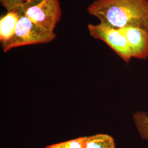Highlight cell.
<instances>
[{"label": "cell", "instance_id": "cell-4", "mask_svg": "<svg viewBox=\"0 0 148 148\" xmlns=\"http://www.w3.org/2000/svg\"><path fill=\"white\" fill-rule=\"evenodd\" d=\"M88 29L92 37L106 43L122 60L128 64L132 55L127 38L121 29L104 24H88Z\"/></svg>", "mask_w": 148, "mask_h": 148}, {"label": "cell", "instance_id": "cell-5", "mask_svg": "<svg viewBox=\"0 0 148 148\" xmlns=\"http://www.w3.org/2000/svg\"><path fill=\"white\" fill-rule=\"evenodd\" d=\"M127 38L132 58L148 57V31L136 27L121 29Z\"/></svg>", "mask_w": 148, "mask_h": 148}, {"label": "cell", "instance_id": "cell-11", "mask_svg": "<svg viewBox=\"0 0 148 148\" xmlns=\"http://www.w3.org/2000/svg\"></svg>", "mask_w": 148, "mask_h": 148}, {"label": "cell", "instance_id": "cell-9", "mask_svg": "<svg viewBox=\"0 0 148 148\" xmlns=\"http://www.w3.org/2000/svg\"><path fill=\"white\" fill-rule=\"evenodd\" d=\"M45 148H84V137L49 145Z\"/></svg>", "mask_w": 148, "mask_h": 148}, {"label": "cell", "instance_id": "cell-10", "mask_svg": "<svg viewBox=\"0 0 148 148\" xmlns=\"http://www.w3.org/2000/svg\"><path fill=\"white\" fill-rule=\"evenodd\" d=\"M27 0H0L1 5L7 12L12 11L21 7Z\"/></svg>", "mask_w": 148, "mask_h": 148}, {"label": "cell", "instance_id": "cell-3", "mask_svg": "<svg viewBox=\"0 0 148 148\" xmlns=\"http://www.w3.org/2000/svg\"><path fill=\"white\" fill-rule=\"evenodd\" d=\"M21 10L35 24L49 32H54L62 16L59 0H27Z\"/></svg>", "mask_w": 148, "mask_h": 148}, {"label": "cell", "instance_id": "cell-2", "mask_svg": "<svg viewBox=\"0 0 148 148\" xmlns=\"http://www.w3.org/2000/svg\"><path fill=\"white\" fill-rule=\"evenodd\" d=\"M56 37L54 32H49L38 27L25 16L21 7V16L14 34L8 41L1 43L2 48L4 52H7L14 48L50 42Z\"/></svg>", "mask_w": 148, "mask_h": 148}, {"label": "cell", "instance_id": "cell-1", "mask_svg": "<svg viewBox=\"0 0 148 148\" xmlns=\"http://www.w3.org/2000/svg\"><path fill=\"white\" fill-rule=\"evenodd\" d=\"M87 10L101 23L115 29L148 31V0H95Z\"/></svg>", "mask_w": 148, "mask_h": 148}, {"label": "cell", "instance_id": "cell-6", "mask_svg": "<svg viewBox=\"0 0 148 148\" xmlns=\"http://www.w3.org/2000/svg\"><path fill=\"white\" fill-rule=\"evenodd\" d=\"M21 16V7L8 11L0 19V41L5 42L12 37Z\"/></svg>", "mask_w": 148, "mask_h": 148}, {"label": "cell", "instance_id": "cell-7", "mask_svg": "<svg viewBox=\"0 0 148 148\" xmlns=\"http://www.w3.org/2000/svg\"><path fill=\"white\" fill-rule=\"evenodd\" d=\"M84 148H115L114 138L106 134L84 137Z\"/></svg>", "mask_w": 148, "mask_h": 148}, {"label": "cell", "instance_id": "cell-8", "mask_svg": "<svg viewBox=\"0 0 148 148\" xmlns=\"http://www.w3.org/2000/svg\"><path fill=\"white\" fill-rule=\"evenodd\" d=\"M134 121L140 136L148 140V115L145 112H137L133 115Z\"/></svg>", "mask_w": 148, "mask_h": 148}]
</instances>
